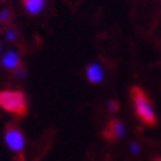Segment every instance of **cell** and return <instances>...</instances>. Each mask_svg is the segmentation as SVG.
<instances>
[{
    "label": "cell",
    "mask_w": 161,
    "mask_h": 161,
    "mask_svg": "<svg viewBox=\"0 0 161 161\" xmlns=\"http://www.w3.org/2000/svg\"><path fill=\"white\" fill-rule=\"evenodd\" d=\"M130 98H132L133 107H135V114L145 126L154 127L157 124V115L152 108V102L147 92L143 89L133 86L130 89Z\"/></svg>",
    "instance_id": "obj_1"
},
{
    "label": "cell",
    "mask_w": 161,
    "mask_h": 161,
    "mask_svg": "<svg viewBox=\"0 0 161 161\" xmlns=\"http://www.w3.org/2000/svg\"><path fill=\"white\" fill-rule=\"evenodd\" d=\"M0 107L16 118L27 115V98L22 90H0Z\"/></svg>",
    "instance_id": "obj_2"
},
{
    "label": "cell",
    "mask_w": 161,
    "mask_h": 161,
    "mask_svg": "<svg viewBox=\"0 0 161 161\" xmlns=\"http://www.w3.org/2000/svg\"><path fill=\"white\" fill-rule=\"evenodd\" d=\"M5 141L8 143V147L12 151L19 152L24 148V135L21 132V129L15 124H8L5 130Z\"/></svg>",
    "instance_id": "obj_3"
},
{
    "label": "cell",
    "mask_w": 161,
    "mask_h": 161,
    "mask_svg": "<svg viewBox=\"0 0 161 161\" xmlns=\"http://www.w3.org/2000/svg\"><path fill=\"white\" fill-rule=\"evenodd\" d=\"M102 136L109 142H114L120 139V137L124 136V126H123V123L117 118H112L108 121V124L105 126L102 132Z\"/></svg>",
    "instance_id": "obj_4"
},
{
    "label": "cell",
    "mask_w": 161,
    "mask_h": 161,
    "mask_svg": "<svg viewBox=\"0 0 161 161\" xmlns=\"http://www.w3.org/2000/svg\"><path fill=\"white\" fill-rule=\"evenodd\" d=\"M3 67L9 69H16L18 67H21V58L18 56V53L15 52H8L3 58Z\"/></svg>",
    "instance_id": "obj_5"
},
{
    "label": "cell",
    "mask_w": 161,
    "mask_h": 161,
    "mask_svg": "<svg viewBox=\"0 0 161 161\" xmlns=\"http://www.w3.org/2000/svg\"><path fill=\"white\" fill-rule=\"evenodd\" d=\"M86 75H87V80L90 83H99L102 80L103 74H102V69L99 65L93 64V65H89L87 67V71H86Z\"/></svg>",
    "instance_id": "obj_6"
},
{
    "label": "cell",
    "mask_w": 161,
    "mask_h": 161,
    "mask_svg": "<svg viewBox=\"0 0 161 161\" xmlns=\"http://www.w3.org/2000/svg\"><path fill=\"white\" fill-rule=\"evenodd\" d=\"M22 3H24V6L27 8L30 14H39L44 8L43 0H22Z\"/></svg>",
    "instance_id": "obj_7"
},
{
    "label": "cell",
    "mask_w": 161,
    "mask_h": 161,
    "mask_svg": "<svg viewBox=\"0 0 161 161\" xmlns=\"http://www.w3.org/2000/svg\"><path fill=\"white\" fill-rule=\"evenodd\" d=\"M14 19V14L10 9H3L0 12V25H8Z\"/></svg>",
    "instance_id": "obj_8"
},
{
    "label": "cell",
    "mask_w": 161,
    "mask_h": 161,
    "mask_svg": "<svg viewBox=\"0 0 161 161\" xmlns=\"http://www.w3.org/2000/svg\"><path fill=\"white\" fill-rule=\"evenodd\" d=\"M120 109V103L117 102V101H108V111L111 112V114H115V112Z\"/></svg>",
    "instance_id": "obj_9"
},
{
    "label": "cell",
    "mask_w": 161,
    "mask_h": 161,
    "mask_svg": "<svg viewBox=\"0 0 161 161\" xmlns=\"http://www.w3.org/2000/svg\"><path fill=\"white\" fill-rule=\"evenodd\" d=\"M15 37H16V31L9 30V31H8V34H6V39L8 40H15Z\"/></svg>",
    "instance_id": "obj_10"
},
{
    "label": "cell",
    "mask_w": 161,
    "mask_h": 161,
    "mask_svg": "<svg viewBox=\"0 0 161 161\" xmlns=\"http://www.w3.org/2000/svg\"><path fill=\"white\" fill-rule=\"evenodd\" d=\"M130 149H132L133 152H137V151H139V147H137V145H132V147H130Z\"/></svg>",
    "instance_id": "obj_11"
},
{
    "label": "cell",
    "mask_w": 161,
    "mask_h": 161,
    "mask_svg": "<svg viewBox=\"0 0 161 161\" xmlns=\"http://www.w3.org/2000/svg\"><path fill=\"white\" fill-rule=\"evenodd\" d=\"M154 161H161V157H158V158H155Z\"/></svg>",
    "instance_id": "obj_12"
},
{
    "label": "cell",
    "mask_w": 161,
    "mask_h": 161,
    "mask_svg": "<svg viewBox=\"0 0 161 161\" xmlns=\"http://www.w3.org/2000/svg\"><path fill=\"white\" fill-rule=\"evenodd\" d=\"M2 47H3V46H2V43H0V53H2Z\"/></svg>",
    "instance_id": "obj_13"
}]
</instances>
